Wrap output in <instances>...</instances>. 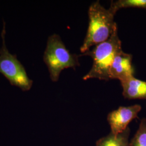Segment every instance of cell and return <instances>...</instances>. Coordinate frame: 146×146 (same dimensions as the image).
<instances>
[{
    "mask_svg": "<svg viewBox=\"0 0 146 146\" xmlns=\"http://www.w3.org/2000/svg\"><path fill=\"white\" fill-rule=\"evenodd\" d=\"M78 58L77 54L69 52L58 35L54 34L48 37L43 61L47 65L52 81H58L63 70L75 69L78 66Z\"/></svg>",
    "mask_w": 146,
    "mask_h": 146,
    "instance_id": "3",
    "label": "cell"
},
{
    "mask_svg": "<svg viewBox=\"0 0 146 146\" xmlns=\"http://www.w3.org/2000/svg\"><path fill=\"white\" fill-rule=\"evenodd\" d=\"M5 23L1 33L2 45L0 49V73L3 75L11 85L23 91H28L33 86V80L28 77L26 70L18 60L16 54H12L7 49L5 41Z\"/></svg>",
    "mask_w": 146,
    "mask_h": 146,
    "instance_id": "4",
    "label": "cell"
},
{
    "mask_svg": "<svg viewBox=\"0 0 146 146\" xmlns=\"http://www.w3.org/2000/svg\"><path fill=\"white\" fill-rule=\"evenodd\" d=\"M130 146H146V119L141 120L135 135L129 142Z\"/></svg>",
    "mask_w": 146,
    "mask_h": 146,
    "instance_id": "10",
    "label": "cell"
},
{
    "mask_svg": "<svg viewBox=\"0 0 146 146\" xmlns=\"http://www.w3.org/2000/svg\"><path fill=\"white\" fill-rule=\"evenodd\" d=\"M130 132L129 127L125 131L117 135L110 132L108 135L98 140L95 146H130L129 141Z\"/></svg>",
    "mask_w": 146,
    "mask_h": 146,
    "instance_id": "8",
    "label": "cell"
},
{
    "mask_svg": "<svg viewBox=\"0 0 146 146\" xmlns=\"http://www.w3.org/2000/svg\"><path fill=\"white\" fill-rule=\"evenodd\" d=\"M121 50L122 44L118 35V28L116 27L108 40L95 46L92 50H89L84 54L90 56L93 60V66L88 73L84 76V80L90 78L110 80V66L115 55Z\"/></svg>",
    "mask_w": 146,
    "mask_h": 146,
    "instance_id": "2",
    "label": "cell"
},
{
    "mask_svg": "<svg viewBox=\"0 0 146 146\" xmlns=\"http://www.w3.org/2000/svg\"><path fill=\"white\" fill-rule=\"evenodd\" d=\"M123 97L129 100H146V82L134 76L121 82Z\"/></svg>",
    "mask_w": 146,
    "mask_h": 146,
    "instance_id": "7",
    "label": "cell"
},
{
    "mask_svg": "<svg viewBox=\"0 0 146 146\" xmlns=\"http://www.w3.org/2000/svg\"><path fill=\"white\" fill-rule=\"evenodd\" d=\"M141 109V105L134 104L127 107L121 106L111 111L107 116L110 132L117 135L125 131L133 120L138 118V114Z\"/></svg>",
    "mask_w": 146,
    "mask_h": 146,
    "instance_id": "5",
    "label": "cell"
},
{
    "mask_svg": "<svg viewBox=\"0 0 146 146\" xmlns=\"http://www.w3.org/2000/svg\"><path fill=\"white\" fill-rule=\"evenodd\" d=\"M134 68L132 64V55L123 52H118L109 69V78L117 79L120 82L134 76Z\"/></svg>",
    "mask_w": 146,
    "mask_h": 146,
    "instance_id": "6",
    "label": "cell"
},
{
    "mask_svg": "<svg viewBox=\"0 0 146 146\" xmlns=\"http://www.w3.org/2000/svg\"><path fill=\"white\" fill-rule=\"evenodd\" d=\"M127 8L146 9V0H118L111 1L110 8L116 14L121 9Z\"/></svg>",
    "mask_w": 146,
    "mask_h": 146,
    "instance_id": "9",
    "label": "cell"
},
{
    "mask_svg": "<svg viewBox=\"0 0 146 146\" xmlns=\"http://www.w3.org/2000/svg\"><path fill=\"white\" fill-rule=\"evenodd\" d=\"M115 13L106 9L99 1L92 3L88 10L89 26L80 51L85 53L90 48L110 38L117 25L114 21Z\"/></svg>",
    "mask_w": 146,
    "mask_h": 146,
    "instance_id": "1",
    "label": "cell"
}]
</instances>
